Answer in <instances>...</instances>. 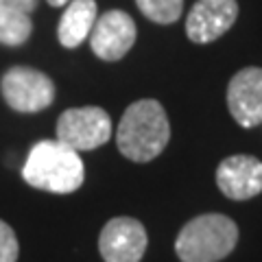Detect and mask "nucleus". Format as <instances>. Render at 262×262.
<instances>
[{
	"label": "nucleus",
	"mask_w": 262,
	"mask_h": 262,
	"mask_svg": "<svg viewBox=\"0 0 262 262\" xmlns=\"http://www.w3.org/2000/svg\"><path fill=\"white\" fill-rule=\"evenodd\" d=\"M170 140V122L166 110L155 98L131 103L120 118L116 146L127 160L144 164L155 160Z\"/></svg>",
	"instance_id": "1"
},
{
	"label": "nucleus",
	"mask_w": 262,
	"mask_h": 262,
	"mask_svg": "<svg viewBox=\"0 0 262 262\" xmlns=\"http://www.w3.org/2000/svg\"><path fill=\"white\" fill-rule=\"evenodd\" d=\"M22 177L37 190L70 194L83 184L85 166L81 155L70 146L59 140H42L29 151L22 166Z\"/></svg>",
	"instance_id": "2"
},
{
	"label": "nucleus",
	"mask_w": 262,
	"mask_h": 262,
	"mask_svg": "<svg viewBox=\"0 0 262 262\" xmlns=\"http://www.w3.org/2000/svg\"><path fill=\"white\" fill-rule=\"evenodd\" d=\"M238 243V225L225 214H199L182 227L175 251L182 262H219Z\"/></svg>",
	"instance_id": "3"
},
{
	"label": "nucleus",
	"mask_w": 262,
	"mask_h": 262,
	"mask_svg": "<svg viewBox=\"0 0 262 262\" xmlns=\"http://www.w3.org/2000/svg\"><path fill=\"white\" fill-rule=\"evenodd\" d=\"M0 92L13 112L35 114L55 101V83L42 70L29 66H13L0 79Z\"/></svg>",
	"instance_id": "4"
},
{
	"label": "nucleus",
	"mask_w": 262,
	"mask_h": 262,
	"mask_svg": "<svg viewBox=\"0 0 262 262\" xmlns=\"http://www.w3.org/2000/svg\"><path fill=\"white\" fill-rule=\"evenodd\" d=\"M112 138V118L103 107H72L57 120V140L72 151H94Z\"/></svg>",
	"instance_id": "5"
},
{
	"label": "nucleus",
	"mask_w": 262,
	"mask_h": 262,
	"mask_svg": "<svg viewBox=\"0 0 262 262\" xmlns=\"http://www.w3.org/2000/svg\"><path fill=\"white\" fill-rule=\"evenodd\" d=\"M146 229L131 216H116L105 223L98 236V251L105 262H140L146 251Z\"/></svg>",
	"instance_id": "6"
},
{
	"label": "nucleus",
	"mask_w": 262,
	"mask_h": 262,
	"mask_svg": "<svg viewBox=\"0 0 262 262\" xmlns=\"http://www.w3.org/2000/svg\"><path fill=\"white\" fill-rule=\"evenodd\" d=\"M136 22L129 13L112 9L96 18L94 29L90 33V46L98 59L118 61L136 44Z\"/></svg>",
	"instance_id": "7"
},
{
	"label": "nucleus",
	"mask_w": 262,
	"mask_h": 262,
	"mask_svg": "<svg viewBox=\"0 0 262 262\" xmlns=\"http://www.w3.org/2000/svg\"><path fill=\"white\" fill-rule=\"evenodd\" d=\"M238 18L236 0H196L186 15V35L194 44H210L223 37Z\"/></svg>",
	"instance_id": "8"
},
{
	"label": "nucleus",
	"mask_w": 262,
	"mask_h": 262,
	"mask_svg": "<svg viewBox=\"0 0 262 262\" xmlns=\"http://www.w3.org/2000/svg\"><path fill=\"white\" fill-rule=\"evenodd\" d=\"M227 110L245 129L262 125V68L249 66L232 77L227 85Z\"/></svg>",
	"instance_id": "9"
},
{
	"label": "nucleus",
	"mask_w": 262,
	"mask_h": 262,
	"mask_svg": "<svg viewBox=\"0 0 262 262\" xmlns=\"http://www.w3.org/2000/svg\"><path fill=\"white\" fill-rule=\"evenodd\" d=\"M216 186L232 201L253 199L262 192V162L253 155H229L216 168Z\"/></svg>",
	"instance_id": "10"
},
{
	"label": "nucleus",
	"mask_w": 262,
	"mask_h": 262,
	"mask_svg": "<svg viewBox=\"0 0 262 262\" xmlns=\"http://www.w3.org/2000/svg\"><path fill=\"white\" fill-rule=\"evenodd\" d=\"M98 18L96 0H70L57 27V37L63 48H77L88 39Z\"/></svg>",
	"instance_id": "11"
},
{
	"label": "nucleus",
	"mask_w": 262,
	"mask_h": 262,
	"mask_svg": "<svg viewBox=\"0 0 262 262\" xmlns=\"http://www.w3.org/2000/svg\"><path fill=\"white\" fill-rule=\"evenodd\" d=\"M33 33L31 15L0 5V44L3 46H22L29 42Z\"/></svg>",
	"instance_id": "12"
},
{
	"label": "nucleus",
	"mask_w": 262,
	"mask_h": 262,
	"mask_svg": "<svg viewBox=\"0 0 262 262\" xmlns=\"http://www.w3.org/2000/svg\"><path fill=\"white\" fill-rule=\"evenodd\" d=\"M138 9L151 22L173 24L184 11V0H136Z\"/></svg>",
	"instance_id": "13"
},
{
	"label": "nucleus",
	"mask_w": 262,
	"mask_h": 262,
	"mask_svg": "<svg viewBox=\"0 0 262 262\" xmlns=\"http://www.w3.org/2000/svg\"><path fill=\"white\" fill-rule=\"evenodd\" d=\"M20 245L9 223L0 221V262H18Z\"/></svg>",
	"instance_id": "14"
},
{
	"label": "nucleus",
	"mask_w": 262,
	"mask_h": 262,
	"mask_svg": "<svg viewBox=\"0 0 262 262\" xmlns=\"http://www.w3.org/2000/svg\"><path fill=\"white\" fill-rule=\"evenodd\" d=\"M3 7H11V9H18V11H24V13H33L37 9L39 0H0Z\"/></svg>",
	"instance_id": "15"
},
{
	"label": "nucleus",
	"mask_w": 262,
	"mask_h": 262,
	"mask_svg": "<svg viewBox=\"0 0 262 262\" xmlns=\"http://www.w3.org/2000/svg\"><path fill=\"white\" fill-rule=\"evenodd\" d=\"M46 3L51 5V7H66V5L70 3V0H46Z\"/></svg>",
	"instance_id": "16"
}]
</instances>
